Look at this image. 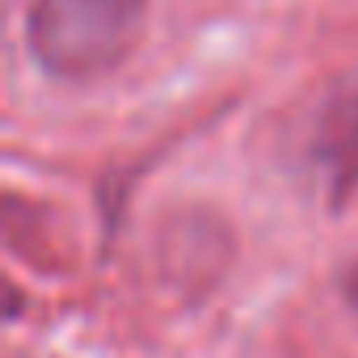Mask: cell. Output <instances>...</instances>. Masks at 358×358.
Masks as SVG:
<instances>
[{"label":"cell","instance_id":"2","mask_svg":"<svg viewBox=\"0 0 358 358\" xmlns=\"http://www.w3.org/2000/svg\"><path fill=\"white\" fill-rule=\"evenodd\" d=\"M320 160L329 164L337 190L358 182V93L341 97L320 127Z\"/></svg>","mask_w":358,"mask_h":358},{"label":"cell","instance_id":"3","mask_svg":"<svg viewBox=\"0 0 358 358\" xmlns=\"http://www.w3.org/2000/svg\"><path fill=\"white\" fill-rule=\"evenodd\" d=\"M345 299H350V308L358 312V266L345 274Z\"/></svg>","mask_w":358,"mask_h":358},{"label":"cell","instance_id":"1","mask_svg":"<svg viewBox=\"0 0 358 358\" xmlns=\"http://www.w3.org/2000/svg\"><path fill=\"white\" fill-rule=\"evenodd\" d=\"M148 0H34L30 9V51L64 80H93L114 72L139 30Z\"/></svg>","mask_w":358,"mask_h":358}]
</instances>
